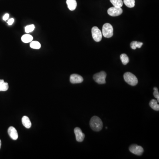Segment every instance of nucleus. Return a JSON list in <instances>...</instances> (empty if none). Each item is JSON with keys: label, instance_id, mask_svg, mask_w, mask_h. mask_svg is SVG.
Returning <instances> with one entry per match:
<instances>
[{"label": "nucleus", "instance_id": "nucleus-1", "mask_svg": "<svg viewBox=\"0 0 159 159\" xmlns=\"http://www.w3.org/2000/svg\"><path fill=\"white\" fill-rule=\"evenodd\" d=\"M90 125L94 131L98 132L102 129L103 123L101 119L99 117L97 116H94L90 120Z\"/></svg>", "mask_w": 159, "mask_h": 159}, {"label": "nucleus", "instance_id": "nucleus-2", "mask_svg": "<svg viewBox=\"0 0 159 159\" xmlns=\"http://www.w3.org/2000/svg\"><path fill=\"white\" fill-rule=\"evenodd\" d=\"M125 81L131 86L136 85L138 83V80L134 74L130 72H126L124 74Z\"/></svg>", "mask_w": 159, "mask_h": 159}, {"label": "nucleus", "instance_id": "nucleus-3", "mask_svg": "<svg viewBox=\"0 0 159 159\" xmlns=\"http://www.w3.org/2000/svg\"><path fill=\"white\" fill-rule=\"evenodd\" d=\"M102 34L105 38H111L113 36V28L112 25L109 23H106L103 25Z\"/></svg>", "mask_w": 159, "mask_h": 159}, {"label": "nucleus", "instance_id": "nucleus-4", "mask_svg": "<svg viewBox=\"0 0 159 159\" xmlns=\"http://www.w3.org/2000/svg\"><path fill=\"white\" fill-rule=\"evenodd\" d=\"M107 74L104 71H101L94 74L93 76L94 80L99 84H104L106 83Z\"/></svg>", "mask_w": 159, "mask_h": 159}, {"label": "nucleus", "instance_id": "nucleus-5", "mask_svg": "<svg viewBox=\"0 0 159 159\" xmlns=\"http://www.w3.org/2000/svg\"><path fill=\"white\" fill-rule=\"evenodd\" d=\"M92 34L93 39L95 42H99L101 40L102 33L97 27H93L92 29Z\"/></svg>", "mask_w": 159, "mask_h": 159}, {"label": "nucleus", "instance_id": "nucleus-6", "mask_svg": "<svg viewBox=\"0 0 159 159\" xmlns=\"http://www.w3.org/2000/svg\"><path fill=\"white\" fill-rule=\"evenodd\" d=\"M129 150L132 153L138 156L142 155L144 152V149L142 146L135 144L130 146Z\"/></svg>", "mask_w": 159, "mask_h": 159}, {"label": "nucleus", "instance_id": "nucleus-7", "mask_svg": "<svg viewBox=\"0 0 159 159\" xmlns=\"http://www.w3.org/2000/svg\"><path fill=\"white\" fill-rule=\"evenodd\" d=\"M123 10L121 8L114 7H111L107 10V13L112 17H117L123 13Z\"/></svg>", "mask_w": 159, "mask_h": 159}, {"label": "nucleus", "instance_id": "nucleus-8", "mask_svg": "<svg viewBox=\"0 0 159 159\" xmlns=\"http://www.w3.org/2000/svg\"><path fill=\"white\" fill-rule=\"evenodd\" d=\"M74 132L75 134L76 141L78 142H83L85 138V135L81 129L79 127H76L74 129Z\"/></svg>", "mask_w": 159, "mask_h": 159}, {"label": "nucleus", "instance_id": "nucleus-9", "mask_svg": "<svg viewBox=\"0 0 159 159\" xmlns=\"http://www.w3.org/2000/svg\"><path fill=\"white\" fill-rule=\"evenodd\" d=\"M84 79L82 76L77 74H72L70 77V81L72 84H79L83 82Z\"/></svg>", "mask_w": 159, "mask_h": 159}, {"label": "nucleus", "instance_id": "nucleus-10", "mask_svg": "<svg viewBox=\"0 0 159 159\" xmlns=\"http://www.w3.org/2000/svg\"><path fill=\"white\" fill-rule=\"evenodd\" d=\"M8 134L10 138L14 140H16L18 138L17 131L13 126L9 127L8 130Z\"/></svg>", "mask_w": 159, "mask_h": 159}, {"label": "nucleus", "instance_id": "nucleus-11", "mask_svg": "<svg viewBox=\"0 0 159 159\" xmlns=\"http://www.w3.org/2000/svg\"><path fill=\"white\" fill-rule=\"evenodd\" d=\"M66 3L68 9L71 11L74 10L77 6L76 0H67Z\"/></svg>", "mask_w": 159, "mask_h": 159}, {"label": "nucleus", "instance_id": "nucleus-12", "mask_svg": "<svg viewBox=\"0 0 159 159\" xmlns=\"http://www.w3.org/2000/svg\"><path fill=\"white\" fill-rule=\"evenodd\" d=\"M22 122L23 125L26 127V128L29 129L31 128V126H32V123L28 117L26 116L23 117L22 119Z\"/></svg>", "mask_w": 159, "mask_h": 159}, {"label": "nucleus", "instance_id": "nucleus-13", "mask_svg": "<svg viewBox=\"0 0 159 159\" xmlns=\"http://www.w3.org/2000/svg\"><path fill=\"white\" fill-rule=\"evenodd\" d=\"M150 106L152 109L156 111H159V105L156 99H152L150 102Z\"/></svg>", "mask_w": 159, "mask_h": 159}, {"label": "nucleus", "instance_id": "nucleus-14", "mask_svg": "<svg viewBox=\"0 0 159 159\" xmlns=\"http://www.w3.org/2000/svg\"><path fill=\"white\" fill-rule=\"evenodd\" d=\"M33 37L29 34H25L21 37V40L24 43H29L33 40Z\"/></svg>", "mask_w": 159, "mask_h": 159}, {"label": "nucleus", "instance_id": "nucleus-15", "mask_svg": "<svg viewBox=\"0 0 159 159\" xmlns=\"http://www.w3.org/2000/svg\"><path fill=\"white\" fill-rule=\"evenodd\" d=\"M9 89V85L3 80H0V91H6Z\"/></svg>", "mask_w": 159, "mask_h": 159}, {"label": "nucleus", "instance_id": "nucleus-16", "mask_svg": "<svg viewBox=\"0 0 159 159\" xmlns=\"http://www.w3.org/2000/svg\"><path fill=\"white\" fill-rule=\"evenodd\" d=\"M143 43L140 42L133 41L130 44V47L132 49L135 50L137 48H140L142 46Z\"/></svg>", "mask_w": 159, "mask_h": 159}, {"label": "nucleus", "instance_id": "nucleus-17", "mask_svg": "<svg viewBox=\"0 0 159 159\" xmlns=\"http://www.w3.org/2000/svg\"><path fill=\"white\" fill-rule=\"evenodd\" d=\"M110 1L115 7L121 8L123 6V1L122 0H110Z\"/></svg>", "mask_w": 159, "mask_h": 159}, {"label": "nucleus", "instance_id": "nucleus-18", "mask_svg": "<svg viewBox=\"0 0 159 159\" xmlns=\"http://www.w3.org/2000/svg\"><path fill=\"white\" fill-rule=\"evenodd\" d=\"M30 47L34 49H39L41 48V44L38 41H32L30 44Z\"/></svg>", "mask_w": 159, "mask_h": 159}, {"label": "nucleus", "instance_id": "nucleus-19", "mask_svg": "<svg viewBox=\"0 0 159 159\" xmlns=\"http://www.w3.org/2000/svg\"><path fill=\"white\" fill-rule=\"evenodd\" d=\"M123 2L128 8H133L135 6V0H123Z\"/></svg>", "mask_w": 159, "mask_h": 159}, {"label": "nucleus", "instance_id": "nucleus-20", "mask_svg": "<svg viewBox=\"0 0 159 159\" xmlns=\"http://www.w3.org/2000/svg\"><path fill=\"white\" fill-rule=\"evenodd\" d=\"M120 59L124 65H126L129 62V58L125 54H123L120 55Z\"/></svg>", "mask_w": 159, "mask_h": 159}, {"label": "nucleus", "instance_id": "nucleus-21", "mask_svg": "<svg viewBox=\"0 0 159 159\" xmlns=\"http://www.w3.org/2000/svg\"><path fill=\"white\" fill-rule=\"evenodd\" d=\"M35 27L34 24L28 25L25 28V31L26 33H30L33 32L35 29Z\"/></svg>", "mask_w": 159, "mask_h": 159}, {"label": "nucleus", "instance_id": "nucleus-22", "mask_svg": "<svg viewBox=\"0 0 159 159\" xmlns=\"http://www.w3.org/2000/svg\"><path fill=\"white\" fill-rule=\"evenodd\" d=\"M153 90H154V92L153 93V95L157 99V101L158 103L159 102V93L158 92V90L157 88L154 87L153 88Z\"/></svg>", "mask_w": 159, "mask_h": 159}, {"label": "nucleus", "instance_id": "nucleus-23", "mask_svg": "<svg viewBox=\"0 0 159 159\" xmlns=\"http://www.w3.org/2000/svg\"><path fill=\"white\" fill-rule=\"evenodd\" d=\"M14 22V19L13 18H11L8 20L7 23H8L9 25H11L13 24Z\"/></svg>", "mask_w": 159, "mask_h": 159}, {"label": "nucleus", "instance_id": "nucleus-24", "mask_svg": "<svg viewBox=\"0 0 159 159\" xmlns=\"http://www.w3.org/2000/svg\"><path fill=\"white\" fill-rule=\"evenodd\" d=\"M9 14H5L4 15V17H3V20H5V21H6V20L9 19Z\"/></svg>", "mask_w": 159, "mask_h": 159}, {"label": "nucleus", "instance_id": "nucleus-25", "mask_svg": "<svg viewBox=\"0 0 159 159\" xmlns=\"http://www.w3.org/2000/svg\"><path fill=\"white\" fill-rule=\"evenodd\" d=\"M1 140H0V148H1Z\"/></svg>", "mask_w": 159, "mask_h": 159}]
</instances>
